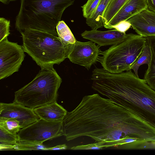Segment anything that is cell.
<instances>
[{
	"mask_svg": "<svg viewBox=\"0 0 155 155\" xmlns=\"http://www.w3.org/2000/svg\"><path fill=\"white\" fill-rule=\"evenodd\" d=\"M64 135L63 121H49L40 118L21 129L17 134L18 141L41 144L45 141Z\"/></svg>",
	"mask_w": 155,
	"mask_h": 155,
	"instance_id": "obj_7",
	"label": "cell"
},
{
	"mask_svg": "<svg viewBox=\"0 0 155 155\" xmlns=\"http://www.w3.org/2000/svg\"><path fill=\"white\" fill-rule=\"evenodd\" d=\"M75 0H21L15 27L20 32L28 29L44 31L58 36L56 27L64 11Z\"/></svg>",
	"mask_w": 155,
	"mask_h": 155,
	"instance_id": "obj_3",
	"label": "cell"
},
{
	"mask_svg": "<svg viewBox=\"0 0 155 155\" xmlns=\"http://www.w3.org/2000/svg\"><path fill=\"white\" fill-rule=\"evenodd\" d=\"M148 8L155 12V0H146Z\"/></svg>",
	"mask_w": 155,
	"mask_h": 155,
	"instance_id": "obj_28",
	"label": "cell"
},
{
	"mask_svg": "<svg viewBox=\"0 0 155 155\" xmlns=\"http://www.w3.org/2000/svg\"><path fill=\"white\" fill-rule=\"evenodd\" d=\"M139 35L155 36V12L148 8L127 20Z\"/></svg>",
	"mask_w": 155,
	"mask_h": 155,
	"instance_id": "obj_11",
	"label": "cell"
},
{
	"mask_svg": "<svg viewBox=\"0 0 155 155\" xmlns=\"http://www.w3.org/2000/svg\"><path fill=\"white\" fill-rule=\"evenodd\" d=\"M18 141L17 135L11 133L0 126V144L14 145Z\"/></svg>",
	"mask_w": 155,
	"mask_h": 155,
	"instance_id": "obj_22",
	"label": "cell"
},
{
	"mask_svg": "<svg viewBox=\"0 0 155 155\" xmlns=\"http://www.w3.org/2000/svg\"><path fill=\"white\" fill-rule=\"evenodd\" d=\"M111 0H101L92 16L86 19V23L92 30H97L104 27L103 14Z\"/></svg>",
	"mask_w": 155,
	"mask_h": 155,
	"instance_id": "obj_16",
	"label": "cell"
},
{
	"mask_svg": "<svg viewBox=\"0 0 155 155\" xmlns=\"http://www.w3.org/2000/svg\"><path fill=\"white\" fill-rule=\"evenodd\" d=\"M21 34L25 52L41 68L59 64L68 58L73 44H65L58 36L40 30L28 29Z\"/></svg>",
	"mask_w": 155,
	"mask_h": 155,
	"instance_id": "obj_4",
	"label": "cell"
},
{
	"mask_svg": "<svg viewBox=\"0 0 155 155\" xmlns=\"http://www.w3.org/2000/svg\"><path fill=\"white\" fill-rule=\"evenodd\" d=\"M81 35L83 38L90 40L101 47L113 45L124 40L127 34L114 29L107 31L86 30Z\"/></svg>",
	"mask_w": 155,
	"mask_h": 155,
	"instance_id": "obj_12",
	"label": "cell"
},
{
	"mask_svg": "<svg viewBox=\"0 0 155 155\" xmlns=\"http://www.w3.org/2000/svg\"><path fill=\"white\" fill-rule=\"evenodd\" d=\"M100 47L91 41L82 42L76 40L73 44L68 58L72 63L88 70L98 61L101 52Z\"/></svg>",
	"mask_w": 155,
	"mask_h": 155,
	"instance_id": "obj_9",
	"label": "cell"
},
{
	"mask_svg": "<svg viewBox=\"0 0 155 155\" xmlns=\"http://www.w3.org/2000/svg\"><path fill=\"white\" fill-rule=\"evenodd\" d=\"M103 148L99 142L96 143L88 144L86 145H81L74 146L71 147V150H101Z\"/></svg>",
	"mask_w": 155,
	"mask_h": 155,
	"instance_id": "obj_25",
	"label": "cell"
},
{
	"mask_svg": "<svg viewBox=\"0 0 155 155\" xmlns=\"http://www.w3.org/2000/svg\"><path fill=\"white\" fill-rule=\"evenodd\" d=\"M150 47L151 59L145 74L144 80L148 85L155 91V36L145 37Z\"/></svg>",
	"mask_w": 155,
	"mask_h": 155,
	"instance_id": "obj_15",
	"label": "cell"
},
{
	"mask_svg": "<svg viewBox=\"0 0 155 155\" xmlns=\"http://www.w3.org/2000/svg\"><path fill=\"white\" fill-rule=\"evenodd\" d=\"M40 118L52 122L63 121L68 112L56 101L34 109Z\"/></svg>",
	"mask_w": 155,
	"mask_h": 155,
	"instance_id": "obj_14",
	"label": "cell"
},
{
	"mask_svg": "<svg viewBox=\"0 0 155 155\" xmlns=\"http://www.w3.org/2000/svg\"><path fill=\"white\" fill-rule=\"evenodd\" d=\"M147 43L146 37L133 33L127 34L123 40L101 51L98 61L106 71L113 73L131 70Z\"/></svg>",
	"mask_w": 155,
	"mask_h": 155,
	"instance_id": "obj_6",
	"label": "cell"
},
{
	"mask_svg": "<svg viewBox=\"0 0 155 155\" xmlns=\"http://www.w3.org/2000/svg\"><path fill=\"white\" fill-rule=\"evenodd\" d=\"M151 59L150 48L147 42L140 55L131 66V69H132L135 74L138 76V71L139 67L141 65L145 64L148 65L150 63Z\"/></svg>",
	"mask_w": 155,
	"mask_h": 155,
	"instance_id": "obj_19",
	"label": "cell"
},
{
	"mask_svg": "<svg viewBox=\"0 0 155 155\" xmlns=\"http://www.w3.org/2000/svg\"><path fill=\"white\" fill-rule=\"evenodd\" d=\"M41 68L31 82L15 92L13 102L34 109L56 101L62 79L53 67Z\"/></svg>",
	"mask_w": 155,
	"mask_h": 155,
	"instance_id": "obj_5",
	"label": "cell"
},
{
	"mask_svg": "<svg viewBox=\"0 0 155 155\" xmlns=\"http://www.w3.org/2000/svg\"><path fill=\"white\" fill-rule=\"evenodd\" d=\"M92 88L155 128V91L131 70L118 73L98 68Z\"/></svg>",
	"mask_w": 155,
	"mask_h": 155,
	"instance_id": "obj_2",
	"label": "cell"
},
{
	"mask_svg": "<svg viewBox=\"0 0 155 155\" xmlns=\"http://www.w3.org/2000/svg\"><path fill=\"white\" fill-rule=\"evenodd\" d=\"M131 24L127 20L120 22L116 25L112 26L111 29H115L121 32L125 33L131 27Z\"/></svg>",
	"mask_w": 155,
	"mask_h": 155,
	"instance_id": "obj_26",
	"label": "cell"
},
{
	"mask_svg": "<svg viewBox=\"0 0 155 155\" xmlns=\"http://www.w3.org/2000/svg\"><path fill=\"white\" fill-rule=\"evenodd\" d=\"M10 23L9 20L0 18V41L7 38L10 34Z\"/></svg>",
	"mask_w": 155,
	"mask_h": 155,
	"instance_id": "obj_24",
	"label": "cell"
},
{
	"mask_svg": "<svg viewBox=\"0 0 155 155\" xmlns=\"http://www.w3.org/2000/svg\"><path fill=\"white\" fill-rule=\"evenodd\" d=\"M0 117L17 120L21 128L28 126L40 119L33 109L14 102L9 104L0 103Z\"/></svg>",
	"mask_w": 155,
	"mask_h": 155,
	"instance_id": "obj_10",
	"label": "cell"
},
{
	"mask_svg": "<svg viewBox=\"0 0 155 155\" xmlns=\"http://www.w3.org/2000/svg\"><path fill=\"white\" fill-rule=\"evenodd\" d=\"M46 147L43 144L25 141H18L13 145L12 150H45Z\"/></svg>",
	"mask_w": 155,
	"mask_h": 155,
	"instance_id": "obj_21",
	"label": "cell"
},
{
	"mask_svg": "<svg viewBox=\"0 0 155 155\" xmlns=\"http://www.w3.org/2000/svg\"><path fill=\"white\" fill-rule=\"evenodd\" d=\"M22 47L6 38L0 41V79L18 71L25 55Z\"/></svg>",
	"mask_w": 155,
	"mask_h": 155,
	"instance_id": "obj_8",
	"label": "cell"
},
{
	"mask_svg": "<svg viewBox=\"0 0 155 155\" xmlns=\"http://www.w3.org/2000/svg\"><path fill=\"white\" fill-rule=\"evenodd\" d=\"M0 126L15 135L21 129L19 122L12 119L0 117Z\"/></svg>",
	"mask_w": 155,
	"mask_h": 155,
	"instance_id": "obj_20",
	"label": "cell"
},
{
	"mask_svg": "<svg viewBox=\"0 0 155 155\" xmlns=\"http://www.w3.org/2000/svg\"><path fill=\"white\" fill-rule=\"evenodd\" d=\"M17 0H0V1L5 5H8L11 2L15 1Z\"/></svg>",
	"mask_w": 155,
	"mask_h": 155,
	"instance_id": "obj_29",
	"label": "cell"
},
{
	"mask_svg": "<svg viewBox=\"0 0 155 155\" xmlns=\"http://www.w3.org/2000/svg\"><path fill=\"white\" fill-rule=\"evenodd\" d=\"M127 0H111L103 14L105 27L121 8Z\"/></svg>",
	"mask_w": 155,
	"mask_h": 155,
	"instance_id": "obj_18",
	"label": "cell"
},
{
	"mask_svg": "<svg viewBox=\"0 0 155 155\" xmlns=\"http://www.w3.org/2000/svg\"><path fill=\"white\" fill-rule=\"evenodd\" d=\"M58 37L65 44H74L76 40L69 28L63 21H60L56 27Z\"/></svg>",
	"mask_w": 155,
	"mask_h": 155,
	"instance_id": "obj_17",
	"label": "cell"
},
{
	"mask_svg": "<svg viewBox=\"0 0 155 155\" xmlns=\"http://www.w3.org/2000/svg\"><path fill=\"white\" fill-rule=\"evenodd\" d=\"M147 8L146 0H127L104 28L111 29L112 26L127 20Z\"/></svg>",
	"mask_w": 155,
	"mask_h": 155,
	"instance_id": "obj_13",
	"label": "cell"
},
{
	"mask_svg": "<svg viewBox=\"0 0 155 155\" xmlns=\"http://www.w3.org/2000/svg\"><path fill=\"white\" fill-rule=\"evenodd\" d=\"M101 0H87L82 6L83 15L87 19L91 18L96 10Z\"/></svg>",
	"mask_w": 155,
	"mask_h": 155,
	"instance_id": "obj_23",
	"label": "cell"
},
{
	"mask_svg": "<svg viewBox=\"0 0 155 155\" xmlns=\"http://www.w3.org/2000/svg\"><path fill=\"white\" fill-rule=\"evenodd\" d=\"M67 147L65 144L57 145L53 147L50 148H46L45 150H64L67 149Z\"/></svg>",
	"mask_w": 155,
	"mask_h": 155,
	"instance_id": "obj_27",
	"label": "cell"
},
{
	"mask_svg": "<svg viewBox=\"0 0 155 155\" xmlns=\"http://www.w3.org/2000/svg\"><path fill=\"white\" fill-rule=\"evenodd\" d=\"M67 141L90 137L102 147L118 148L124 141L142 147L155 143V128L129 111L97 94L84 97L63 120Z\"/></svg>",
	"mask_w": 155,
	"mask_h": 155,
	"instance_id": "obj_1",
	"label": "cell"
}]
</instances>
